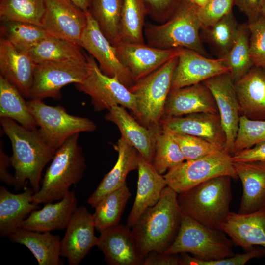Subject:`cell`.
Here are the masks:
<instances>
[{
  "label": "cell",
  "instance_id": "1",
  "mask_svg": "<svg viewBox=\"0 0 265 265\" xmlns=\"http://www.w3.org/2000/svg\"><path fill=\"white\" fill-rule=\"evenodd\" d=\"M0 122L12 145L10 159L15 170V190H19L29 182L34 193L38 192L43 170L56 150L47 143L38 128L29 130L7 118H0Z\"/></svg>",
  "mask_w": 265,
  "mask_h": 265
},
{
  "label": "cell",
  "instance_id": "2",
  "mask_svg": "<svg viewBox=\"0 0 265 265\" xmlns=\"http://www.w3.org/2000/svg\"><path fill=\"white\" fill-rule=\"evenodd\" d=\"M177 196L167 186L158 202L147 208L132 227L137 248L143 256L153 251L164 252L174 241L182 218Z\"/></svg>",
  "mask_w": 265,
  "mask_h": 265
},
{
  "label": "cell",
  "instance_id": "3",
  "mask_svg": "<svg viewBox=\"0 0 265 265\" xmlns=\"http://www.w3.org/2000/svg\"><path fill=\"white\" fill-rule=\"evenodd\" d=\"M232 179L218 176L178 194L181 212L205 226L221 229L231 212Z\"/></svg>",
  "mask_w": 265,
  "mask_h": 265
},
{
  "label": "cell",
  "instance_id": "4",
  "mask_svg": "<svg viewBox=\"0 0 265 265\" xmlns=\"http://www.w3.org/2000/svg\"><path fill=\"white\" fill-rule=\"evenodd\" d=\"M79 133L70 137L55 152L47 169L39 190L33 201L37 204L62 199L71 186L79 182L86 168L81 148L79 145Z\"/></svg>",
  "mask_w": 265,
  "mask_h": 265
},
{
  "label": "cell",
  "instance_id": "5",
  "mask_svg": "<svg viewBox=\"0 0 265 265\" xmlns=\"http://www.w3.org/2000/svg\"><path fill=\"white\" fill-rule=\"evenodd\" d=\"M197 9L189 1L181 0L167 21L146 26L144 35L148 45L163 49L186 48L207 56L200 35L202 25Z\"/></svg>",
  "mask_w": 265,
  "mask_h": 265
},
{
  "label": "cell",
  "instance_id": "6",
  "mask_svg": "<svg viewBox=\"0 0 265 265\" xmlns=\"http://www.w3.org/2000/svg\"><path fill=\"white\" fill-rule=\"evenodd\" d=\"M164 252L189 253L203 261L219 260L235 255L233 242L222 229L205 226L182 212L178 234Z\"/></svg>",
  "mask_w": 265,
  "mask_h": 265
},
{
  "label": "cell",
  "instance_id": "7",
  "mask_svg": "<svg viewBox=\"0 0 265 265\" xmlns=\"http://www.w3.org/2000/svg\"><path fill=\"white\" fill-rule=\"evenodd\" d=\"M177 62L178 55L129 88L136 98V111L134 115L146 127L157 129L161 126L160 121L163 117Z\"/></svg>",
  "mask_w": 265,
  "mask_h": 265
},
{
  "label": "cell",
  "instance_id": "8",
  "mask_svg": "<svg viewBox=\"0 0 265 265\" xmlns=\"http://www.w3.org/2000/svg\"><path fill=\"white\" fill-rule=\"evenodd\" d=\"M27 105L42 137L55 150L72 135L97 129L89 118L71 115L62 106H49L39 100L27 101Z\"/></svg>",
  "mask_w": 265,
  "mask_h": 265
},
{
  "label": "cell",
  "instance_id": "9",
  "mask_svg": "<svg viewBox=\"0 0 265 265\" xmlns=\"http://www.w3.org/2000/svg\"><path fill=\"white\" fill-rule=\"evenodd\" d=\"M229 176L238 177L235 172L232 156L225 150L195 159L185 160L169 169L164 175L167 186L178 194L211 179Z\"/></svg>",
  "mask_w": 265,
  "mask_h": 265
},
{
  "label": "cell",
  "instance_id": "10",
  "mask_svg": "<svg viewBox=\"0 0 265 265\" xmlns=\"http://www.w3.org/2000/svg\"><path fill=\"white\" fill-rule=\"evenodd\" d=\"M89 69L87 55L82 59L36 64L29 99H60L61 89L70 83L82 82Z\"/></svg>",
  "mask_w": 265,
  "mask_h": 265
},
{
  "label": "cell",
  "instance_id": "11",
  "mask_svg": "<svg viewBox=\"0 0 265 265\" xmlns=\"http://www.w3.org/2000/svg\"><path fill=\"white\" fill-rule=\"evenodd\" d=\"M90 64L89 73L82 82L75 84L80 91L89 95L96 111L109 110L121 105L134 114L136 98L129 89L116 78L105 74L91 55H87Z\"/></svg>",
  "mask_w": 265,
  "mask_h": 265
},
{
  "label": "cell",
  "instance_id": "12",
  "mask_svg": "<svg viewBox=\"0 0 265 265\" xmlns=\"http://www.w3.org/2000/svg\"><path fill=\"white\" fill-rule=\"evenodd\" d=\"M87 16V24L80 46L97 60L103 72L116 78L129 89L135 83L130 71L120 61L115 47L104 34L89 10Z\"/></svg>",
  "mask_w": 265,
  "mask_h": 265
},
{
  "label": "cell",
  "instance_id": "13",
  "mask_svg": "<svg viewBox=\"0 0 265 265\" xmlns=\"http://www.w3.org/2000/svg\"><path fill=\"white\" fill-rule=\"evenodd\" d=\"M42 26L47 33L80 46L87 24V11L69 0H44Z\"/></svg>",
  "mask_w": 265,
  "mask_h": 265
},
{
  "label": "cell",
  "instance_id": "14",
  "mask_svg": "<svg viewBox=\"0 0 265 265\" xmlns=\"http://www.w3.org/2000/svg\"><path fill=\"white\" fill-rule=\"evenodd\" d=\"M211 91L215 100L226 137L225 150L232 156V150L238 129L240 107L229 72L213 76L202 82Z\"/></svg>",
  "mask_w": 265,
  "mask_h": 265
},
{
  "label": "cell",
  "instance_id": "15",
  "mask_svg": "<svg viewBox=\"0 0 265 265\" xmlns=\"http://www.w3.org/2000/svg\"><path fill=\"white\" fill-rule=\"evenodd\" d=\"M66 228L60 241V254L67 259L69 265H78L97 245L93 214L84 206L77 208Z\"/></svg>",
  "mask_w": 265,
  "mask_h": 265
},
{
  "label": "cell",
  "instance_id": "16",
  "mask_svg": "<svg viewBox=\"0 0 265 265\" xmlns=\"http://www.w3.org/2000/svg\"><path fill=\"white\" fill-rule=\"evenodd\" d=\"M229 71L222 58H210L194 51L180 48L173 73L171 89L202 82Z\"/></svg>",
  "mask_w": 265,
  "mask_h": 265
},
{
  "label": "cell",
  "instance_id": "17",
  "mask_svg": "<svg viewBox=\"0 0 265 265\" xmlns=\"http://www.w3.org/2000/svg\"><path fill=\"white\" fill-rule=\"evenodd\" d=\"M114 47L120 61L130 71L135 82L178 55L180 49H163L145 43L123 42Z\"/></svg>",
  "mask_w": 265,
  "mask_h": 265
},
{
  "label": "cell",
  "instance_id": "18",
  "mask_svg": "<svg viewBox=\"0 0 265 265\" xmlns=\"http://www.w3.org/2000/svg\"><path fill=\"white\" fill-rule=\"evenodd\" d=\"M131 228L118 224L100 232L97 246L109 265H141L145 257L139 251Z\"/></svg>",
  "mask_w": 265,
  "mask_h": 265
},
{
  "label": "cell",
  "instance_id": "19",
  "mask_svg": "<svg viewBox=\"0 0 265 265\" xmlns=\"http://www.w3.org/2000/svg\"><path fill=\"white\" fill-rule=\"evenodd\" d=\"M160 124L172 132L197 136L226 149V137L219 113L198 112L180 117H163Z\"/></svg>",
  "mask_w": 265,
  "mask_h": 265
},
{
  "label": "cell",
  "instance_id": "20",
  "mask_svg": "<svg viewBox=\"0 0 265 265\" xmlns=\"http://www.w3.org/2000/svg\"><path fill=\"white\" fill-rule=\"evenodd\" d=\"M198 112L219 113L212 93L203 82L170 90L163 117H180Z\"/></svg>",
  "mask_w": 265,
  "mask_h": 265
},
{
  "label": "cell",
  "instance_id": "21",
  "mask_svg": "<svg viewBox=\"0 0 265 265\" xmlns=\"http://www.w3.org/2000/svg\"><path fill=\"white\" fill-rule=\"evenodd\" d=\"M36 65L28 52L20 50L0 36V75L27 99H29Z\"/></svg>",
  "mask_w": 265,
  "mask_h": 265
},
{
  "label": "cell",
  "instance_id": "22",
  "mask_svg": "<svg viewBox=\"0 0 265 265\" xmlns=\"http://www.w3.org/2000/svg\"><path fill=\"white\" fill-rule=\"evenodd\" d=\"M106 120L118 128L121 137L134 147L146 160L152 163L155 151L157 134L161 128H149L141 125L120 106L112 107L106 115ZM161 125V124H160Z\"/></svg>",
  "mask_w": 265,
  "mask_h": 265
},
{
  "label": "cell",
  "instance_id": "23",
  "mask_svg": "<svg viewBox=\"0 0 265 265\" xmlns=\"http://www.w3.org/2000/svg\"><path fill=\"white\" fill-rule=\"evenodd\" d=\"M138 178L135 199L128 215L127 225L132 228L143 212L155 205L160 199L166 181L151 163L139 155Z\"/></svg>",
  "mask_w": 265,
  "mask_h": 265
},
{
  "label": "cell",
  "instance_id": "24",
  "mask_svg": "<svg viewBox=\"0 0 265 265\" xmlns=\"http://www.w3.org/2000/svg\"><path fill=\"white\" fill-rule=\"evenodd\" d=\"M234 86L240 116L265 120V68L253 66Z\"/></svg>",
  "mask_w": 265,
  "mask_h": 265
},
{
  "label": "cell",
  "instance_id": "25",
  "mask_svg": "<svg viewBox=\"0 0 265 265\" xmlns=\"http://www.w3.org/2000/svg\"><path fill=\"white\" fill-rule=\"evenodd\" d=\"M243 193L238 213L248 214L265 207V162L233 161Z\"/></svg>",
  "mask_w": 265,
  "mask_h": 265
},
{
  "label": "cell",
  "instance_id": "26",
  "mask_svg": "<svg viewBox=\"0 0 265 265\" xmlns=\"http://www.w3.org/2000/svg\"><path fill=\"white\" fill-rule=\"evenodd\" d=\"M221 229L233 243L246 250L254 245L265 248V208L245 214L231 212Z\"/></svg>",
  "mask_w": 265,
  "mask_h": 265
},
{
  "label": "cell",
  "instance_id": "27",
  "mask_svg": "<svg viewBox=\"0 0 265 265\" xmlns=\"http://www.w3.org/2000/svg\"><path fill=\"white\" fill-rule=\"evenodd\" d=\"M77 208L75 193L70 191L58 202L47 203L41 209L32 211L20 228L40 232L64 229Z\"/></svg>",
  "mask_w": 265,
  "mask_h": 265
},
{
  "label": "cell",
  "instance_id": "28",
  "mask_svg": "<svg viewBox=\"0 0 265 265\" xmlns=\"http://www.w3.org/2000/svg\"><path fill=\"white\" fill-rule=\"evenodd\" d=\"M114 148L118 154L115 164L104 176L87 200L92 208L105 195L126 184L128 173L138 168L139 153L134 147L121 137L114 145Z\"/></svg>",
  "mask_w": 265,
  "mask_h": 265
},
{
  "label": "cell",
  "instance_id": "29",
  "mask_svg": "<svg viewBox=\"0 0 265 265\" xmlns=\"http://www.w3.org/2000/svg\"><path fill=\"white\" fill-rule=\"evenodd\" d=\"M34 194L32 188H27L19 194H14L3 186L0 187L1 236H9L20 228L31 212L38 208V204L33 201Z\"/></svg>",
  "mask_w": 265,
  "mask_h": 265
},
{
  "label": "cell",
  "instance_id": "30",
  "mask_svg": "<svg viewBox=\"0 0 265 265\" xmlns=\"http://www.w3.org/2000/svg\"><path fill=\"white\" fill-rule=\"evenodd\" d=\"M11 241L25 246L39 265H58L60 254V237L51 232H40L20 228L9 236Z\"/></svg>",
  "mask_w": 265,
  "mask_h": 265
},
{
  "label": "cell",
  "instance_id": "31",
  "mask_svg": "<svg viewBox=\"0 0 265 265\" xmlns=\"http://www.w3.org/2000/svg\"><path fill=\"white\" fill-rule=\"evenodd\" d=\"M24 97L16 86L0 75V118L13 120L29 130L37 129V123Z\"/></svg>",
  "mask_w": 265,
  "mask_h": 265
},
{
  "label": "cell",
  "instance_id": "32",
  "mask_svg": "<svg viewBox=\"0 0 265 265\" xmlns=\"http://www.w3.org/2000/svg\"><path fill=\"white\" fill-rule=\"evenodd\" d=\"M81 47L67 40L49 35L28 53L36 64L61 62L86 58Z\"/></svg>",
  "mask_w": 265,
  "mask_h": 265
},
{
  "label": "cell",
  "instance_id": "33",
  "mask_svg": "<svg viewBox=\"0 0 265 265\" xmlns=\"http://www.w3.org/2000/svg\"><path fill=\"white\" fill-rule=\"evenodd\" d=\"M123 0H90L89 11L114 46L121 42L120 28Z\"/></svg>",
  "mask_w": 265,
  "mask_h": 265
},
{
  "label": "cell",
  "instance_id": "34",
  "mask_svg": "<svg viewBox=\"0 0 265 265\" xmlns=\"http://www.w3.org/2000/svg\"><path fill=\"white\" fill-rule=\"evenodd\" d=\"M131 193L126 184L105 195L95 206L93 214L95 229L99 232L119 224Z\"/></svg>",
  "mask_w": 265,
  "mask_h": 265
},
{
  "label": "cell",
  "instance_id": "35",
  "mask_svg": "<svg viewBox=\"0 0 265 265\" xmlns=\"http://www.w3.org/2000/svg\"><path fill=\"white\" fill-rule=\"evenodd\" d=\"M146 15L143 0H123L120 28L121 42L145 43L143 29Z\"/></svg>",
  "mask_w": 265,
  "mask_h": 265
},
{
  "label": "cell",
  "instance_id": "36",
  "mask_svg": "<svg viewBox=\"0 0 265 265\" xmlns=\"http://www.w3.org/2000/svg\"><path fill=\"white\" fill-rule=\"evenodd\" d=\"M0 29V36L27 52L49 35L42 26L23 22H2Z\"/></svg>",
  "mask_w": 265,
  "mask_h": 265
},
{
  "label": "cell",
  "instance_id": "37",
  "mask_svg": "<svg viewBox=\"0 0 265 265\" xmlns=\"http://www.w3.org/2000/svg\"><path fill=\"white\" fill-rule=\"evenodd\" d=\"M185 160L180 147L171 132L161 125L157 133L155 151L152 164L160 174L173 168Z\"/></svg>",
  "mask_w": 265,
  "mask_h": 265
},
{
  "label": "cell",
  "instance_id": "38",
  "mask_svg": "<svg viewBox=\"0 0 265 265\" xmlns=\"http://www.w3.org/2000/svg\"><path fill=\"white\" fill-rule=\"evenodd\" d=\"M44 0H0V20L19 21L42 26Z\"/></svg>",
  "mask_w": 265,
  "mask_h": 265
},
{
  "label": "cell",
  "instance_id": "39",
  "mask_svg": "<svg viewBox=\"0 0 265 265\" xmlns=\"http://www.w3.org/2000/svg\"><path fill=\"white\" fill-rule=\"evenodd\" d=\"M239 26L231 12L214 24L201 28L218 58H223L231 50L237 38Z\"/></svg>",
  "mask_w": 265,
  "mask_h": 265
},
{
  "label": "cell",
  "instance_id": "40",
  "mask_svg": "<svg viewBox=\"0 0 265 265\" xmlns=\"http://www.w3.org/2000/svg\"><path fill=\"white\" fill-rule=\"evenodd\" d=\"M250 32L247 25H239L236 41L223 58L234 82L244 76L254 66L249 52Z\"/></svg>",
  "mask_w": 265,
  "mask_h": 265
},
{
  "label": "cell",
  "instance_id": "41",
  "mask_svg": "<svg viewBox=\"0 0 265 265\" xmlns=\"http://www.w3.org/2000/svg\"><path fill=\"white\" fill-rule=\"evenodd\" d=\"M265 141V120H252L240 116L232 155Z\"/></svg>",
  "mask_w": 265,
  "mask_h": 265
},
{
  "label": "cell",
  "instance_id": "42",
  "mask_svg": "<svg viewBox=\"0 0 265 265\" xmlns=\"http://www.w3.org/2000/svg\"><path fill=\"white\" fill-rule=\"evenodd\" d=\"M171 132L178 143L186 160L195 159L224 150L197 136Z\"/></svg>",
  "mask_w": 265,
  "mask_h": 265
},
{
  "label": "cell",
  "instance_id": "43",
  "mask_svg": "<svg viewBox=\"0 0 265 265\" xmlns=\"http://www.w3.org/2000/svg\"><path fill=\"white\" fill-rule=\"evenodd\" d=\"M250 32L249 52L254 66L265 68V19L261 15L248 23Z\"/></svg>",
  "mask_w": 265,
  "mask_h": 265
},
{
  "label": "cell",
  "instance_id": "44",
  "mask_svg": "<svg viewBox=\"0 0 265 265\" xmlns=\"http://www.w3.org/2000/svg\"><path fill=\"white\" fill-rule=\"evenodd\" d=\"M179 255L178 264L180 265H244L253 258L265 255V249L253 247L243 254L211 261L201 260L189 255L187 253H181Z\"/></svg>",
  "mask_w": 265,
  "mask_h": 265
},
{
  "label": "cell",
  "instance_id": "45",
  "mask_svg": "<svg viewBox=\"0 0 265 265\" xmlns=\"http://www.w3.org/2000/svg\"><path fill=\"white\" fill-rule=\"evenodd\" d=\"M235 0H209L197 13L202 27L211 26L232 12Z\"/></svg>",
  "mask_w": 265,
  "mask_h": 265
},
{
  "label": "cell",
  "instance_id": "46",
  "mask_svg": "<svg viewBox=\"0 0 265 265\" xmlns=\"http://www.w3.org/2000/svg\"><path fill=\"white\" fill-rule=\"evenodd\" d=\"M143 1L147 15L162 24L170 18L181 0H143Z\"/></svg>",
  "mask_w": 265,
  "mask_h": 265
},
{
  "label": "cell",
  "instance_id": "47",
  "mask_svg": "<svg viewBox=\"0 0 265 265\" xmlns=\"http://www.w3.org/2000/svg\"><path fill=\"white\" fill-rule=\"evenodd\" d=\"M233 161H260L265 162V141L232 155Z\"/></svg>",
  "mask_w": 265,
  "mask_h": 265
},
{
  "label": "cell",
  "instance_id": "48",
  "mask_svg": "<svg viewBox=\"0 0 265 265\" xmlns=\"http://www.w3.org/2000/svg\"><path fill=\"white\" fill-rule=\"evenodd\" d=\"M179 255L153 251L145 256L142 265H178Z\"/></svg>",
  "mask_w": 265,
  "mask_h": 265
},
{
  "label": "cell",
  "instance_id": "49",
  "mask_svg": "<svg viewBox=\"0 0 265 265\" xmlns=\"http://www.w3.org/2000/svg\"><path fill=\"white\" fill-rule=\"evenodd\" d=\"M264 0H235L239 8L246 14L248 23L257 20L261 16Z\"/></svg>",
  "mask_w": 265,
  "mask_h": 265
},
{
  "label": "cell",
  "instance_id": "50",
  "mask_svg": "<svg viewBox=\"0 0 265 265\" xmlns=\"http://www.w3.org/2000/svg\"><path fill=\"white\" fill-rule=\"evenodd\" d=\"M11 165L10 157L3 150L1 140L0 144V179L8 185H14V177L8 170V167Z\"/></svg>",
  "mask_w": 265,
  "mask_h": 265
},
{
  "label": "cell",
  "instance_id": "51",
  "mask_svg": "<svg viewBox=\"0 0 265 265\" xmlns=\"http://www.w3.org/2000/svg\"><path fill=\"white\" fill-rule=\"evenodd\" d=\"M82 10L86 12L89 10L90 0H69Z\"/></svg>",
  "mask_w": 265,
  "mask_h": 265
},
{
  "label": "cell",
  "instance_id": "52",
  "mask_svg": "<svg viewBox=\"0 0 265 265\" xmlns=\"http://www.w3.org/2000/svg\"><path fill=\"white\" fill-rule=\"evenodd\" d=\"M261 15L265 19V0H264L262 4L261 9Z\"/></svg>",
  "mask_w": 265,
  "mask_h": 265
},
{
  "label": "cell",
  "instance_id": "53",
  "mask_svg": "<svg viewBox=\"0 0 265 265\" xmlns=\"http://www.w3.org/2000/svg\"><path fill=\"white\" fill-rule=\"evenodd\" d=\"M186 0V1H188L189 0Z\"/></svg>",
  "mask_w": 265,
  "mask_h": 265
},
{
  "label": "cell",
  "instance_id": "54",
  "mask_svg": "<svg viewBox=\"0 0 265 265\" xmlns=\"http://www.w3.org/2000/svg\"><path fill=\"white\" fill-rule=\"evenodd\" d=\"M265 0H264V1Z\"/></svg>",
  "mask_w": 265,
  "mask_h": 265
},
{
  "label": "cell",
  "instance_id": "55",
  "mask_svg": "<svg viewBox=\"0 0 265 265\" xmlns=\"http://www.w3.org/2000/svg\"></svg>",
  "mask_w": 265,
  "mask_h": 265
}]
</instances>
